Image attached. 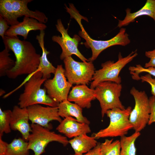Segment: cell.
Returning a JSON list of instances; mask_svg holds the SVG:
<instances>
[{
  "instance_id": "1",
  "label": "cell",
  "mask_w": 155,
  "mask_h": 155,
  "mask_svg": "<svg viewBox=\"0 0 155 155\" xmlns=\"http://www.w3.org/2000/svg\"><path fill=\"white\" fill-rule=\"evenodd\" d=\"M5 48L13 53L16 58L14 66L8 71L6 75L14 79L24 74H31L38 69L41 55L30 42L17 37L5 36L3 39Z\"/></svg>"
},
{
  "instance_id": "2",
  "label": "cell",
  "mask_w": 155,
  "mask_h": 155,
  "mask_svg": "<svg viewBox=\"0 0 155 155\" xmlns=\"http://www.w3.org/2000/svg\"><path fill=\"white\" fill-rule=\"evenodd\" d=\"M31 75L25 84L23 92L20 95L18 103L19 107L27 108L36 104L57 107L59 103L46 94L45 88H41L42 85L47 80L43 78L42 73L37 70Z\"/></svg>"
},
{
  "instance_id": "3",
  "label": "cell",
  "mask_w": 155,
  "mask_h": 155,
  "mask_svg": "<svg viewBox=\"0 0 155 155\" xmlns=\"http://www.w3.org/2000/svg\"><path fill=\"white\" fill-rule=\"evenodd\" d=\"M132 109L129 106L124 109L114 108L107 111L106 114L109 118L110 123L106 128L93 133L96 139L107 137H121L125 135L133 126L129 120Z\"/></svg>"
},
{
  "instance_id": "4",
  "label": "cell",
  "mask_w": 155,
  "mask_h": 155,
  "mask_svg": "<svg viewBox=\"0 0 155 155\" xmlns=\"http://www.w3.org/2000/svg\"><path fill=\"white\" fill-rule=\"evenodd\" d=\"M137 51L136 49L132 51L125 57H123L121 52H119L118 60L116 62L108 61L102 63L101 65L102 68L95 71L90 88L94 89L99 83L105 81L121 84V79L119 75L120 73L127 64L137 55Z\"/></svg>"
},
{
  "instance_id": "5",
  "label": "cell",
  "mask_w": 155,
  "mask_h": 155,
  "mask_svg": "<svg viewBox=\"0 0 155 155\" xmlns=\"http://www.w3.org/2000/svg\"><path fill=\"white\" fill-rule=\"evenodd\" d=\"M31 126L32 131L27 141L28 148L33 151V155H41L44 153L46 147L51 142H57L64 146L69 143L66 136L38 124H31Z\"/></svg>"
},
{
  "instance_id": "6",
  "label": "cell",
  "mask_w": 155,
  "mask_h": 155,
  "mask_svg": "<svg viewBox=\"0 0 155 155\" xmlns=\"http://www.w3.org/2000/svg\"><path fill=\"white\" fill-rule=\"evenodd\" d=\"M122 88L121 84L105 81L99 83L94 89L95 98L100 102L102 118L109 110L125 108L119 98Z\"/></svg>"
},
{
  "instance_id": "7",
  "label": "cell",
  "mask_w": 155,
  "mask_h": 155,
  "mask_svg": "<svg viewBox=\"0 0 155 155\" xmlns=\"http://www.w3.org/2000/svg\"><path fill=\"white\" fill-rule=\"evenodd\" d=\"M63 60L65 76L71 84L88 85L92 81L95 71L92 61L78 62L71 56Z\"/></svg>"
},
{
  "instance_id": "8",
  "label": "cell",
  "mask_w": 155,
  "mask_h": 155,
  "mask_svg": "<svg viewBox=\"0 0 155 155\" xmlns=\"http://www.w3.org/2000/svg\"><path fill=\"white\" fill-rule=\"evenodd\" d=\"M135 102L130 113L129 120L135 132H140L148 124L151 108L150 100L144 91H139L133 87L130 90Z\"/></svg>"
},
{
  "instance_id": "9",
  "label": "cell",
  "mask_w": 155,
  "mask_h": 155,
  "mask_svg": "<svg viewBox=\"0 0 155 155\" xmlns=\"http://www.w3.org/2000/svg\"><path fill=\"white\" fill-rule=\"evenodd\" d=\"M80 25L82 30L79 31V34L86 40L84 43L86 46L90 48L92 51V56L88 59L89 61H94L102 51L109 47L115 45L125 46L130 42L129 35L126 32L125 28H121L118 33L109 40H98L91 38L82 25Z\"/></svg>"
},
{
  "instance_id": "10",
  "label": "cell",
  "mask_w": 155,
  "mask_h": 155,
  "mask_svg": "<svg viewBox=\"0 0 155 155\" xmlns=\"http://www.w3.org/2000/svg\"><path fill=\"white\" fill-rule=\"evenodd\" d=\"M52 79L46 80L44 86L47 95L58 103L67 100L68 94L72 85L67 80L65 69L62 65H58Z\"/></svg>"
},
{
  "instance_id": "11",
  "label": "cell",
  "mask_w": 155,
  "mask_h": 155,
  "mask_svg": "<svg viewBox=\"0 0 155 155\" xmlns=\"http://www.w3.org/2000/svg\"><path fill=\"white\" fill-rule=\"evenodd\" d=\"M55 26L57 30L61 33V36H53L52 37V40L57 43L62 49L60 59L63 60L66 57L74 55L83 62L89 61L78 49V44L81 40L79 36L75 35L73 38L71 37L68 33V29L65 28L60 19L57 20Z\"/></svg>"
},
{
  "instance_id": "12",
  "label": "cell",
  "mask_w": 155,
  "mask_h": 155,
  "mask_svg": "<svg viewBox=\"0 0 155 155\" xmlns=\"http://www.w3.org/2000/svg\"><path fill=\"white\" fill-rule=\"evenodd\" d=\"M27 108L32 124H38L51 130L52 127L49 123L50 122L56 121L60 123L62 120L59 115L57 107H45L36 104Z\"/></svg>"
},
{
  "instance_id": "13",
  "label": "cell",
  "mask_w": 155,
  "mask_h": 155,
  "mask_svg": "<svg viewBox=\"0 0 155 155\" xmlns=\"http://www.w3.org/2000/svg\"><path fill=\"white\" fill-rule=\"evenodd\" d=\"M29 120L27 108H21L18 105L13 107L10 120L11 128L19 131L22 138L27 141L32 131Z\"/></svg>"
},
{
  "instance_id": "14",
  "label": "cell",
  "mask_w": 155,
  "mask_h": 155,
  "mask_svg": "<svg viewBox=\"0 0 155 155\" xmlns=\"http://www.w3.org/2000/svg\"><path fill=\"white\" fill-rule=\"evenodd\" d=\"M47 26L37 20L24 16L23 21L16 25L10 26L6 32L5 36L9 37H17L20 35L24 40L27 39L30 32L32 30H44Z\"/></svg>"
},
{
  "instance_id": "15",
  "label": "cell",
  "mask_w": 155,
  "mask_h": 155,
  "mask_svg": "<svg viewBox=\"0 0 155 155\" xmlns=\"http://www.w3.org/2000/svg\"><path fill=\"white\" fill-rule=\"evenodd\" d=\"M95 99L94 89L86 85H78L73 87L67 100L74 102L82 108H89L91 106V102Z\"/></svg>"
},
{
  "instance_id": "16",
  "label": "cell",
  "mask_w": 155,
  "mask_h": 155,
  "mask_svg": "<svg viewBox=\"0 0 155 155\" xmlns=\"http://www.w3.org/2000/svg\"><path fill=\"white\" fill-rule=\"evenodd\" d=\"M56 129L69 138L87 134L91 132L89 124L79 122L72 117L64 118Z\"/></svg>"
},
{
  "instance_id": "17",
  "label": "cell",
  "mask_w": 155,
  "mask_h": 155,
  "mask_svg": "<svg viewBox=\"0 0 155 155\" xmlns=\"http://www.w3.org/2000/svg\"><path fill=\"white\" fill-rule=\"evenodd\" d=\"M45 35L44 30L40 31L39 34L36 35V39L42 50V54L40 58L38 70L42 73L43 78L47 80L50 78L51 73H55L56 68L48 60L47 55L50 53V52L48 51L44 46Z\"/></svg>"
},
{
  "instance_id": "18",
  "label": "cell",
  "mask_w": 155,
  "mask_h": 155,
  "mask_svg": "<svg viewBox=\"0 0 155 155\" xmlns=\"http://www.w3.org/2000/svg\"><path fill=\"white\" fill-rule=\"evenodd\" d=\"M125 11L126 16L123 20H119L118 27L121 28L127 26L134 22L137 18L144 15L152 18L155 24V0H147L144 6L136 12L132 13L129 8H127Z\"/></svg>"
},
{
  "instance_id": "19",
  "label": "cell",
  "mask_w": 155,
  "mask_h": 155,
  "mask_svg": "<svg viewBox=\"0 0 155 155\" xmlns=\"http://www.w3.org/2000/svg\"><path fill=\"white\" fill-rule=\"evenodd\" d=\"M32 0H11L13 10L18 18L22 16L37 20L45 24L48 21V18L43 12L38 10L33 11L28 7V4Z\"/></svg>"
},
{
  "instance_id": "20",
  "label": "cell",
  "mask_w": 155,
  "mask_h": 155,
  "mask_svg": "<svg viewBox=\"0 0 155 155\" xmlns=\"http://www.w3.org/2000/svg\"><path fill=\"white\" fill-rule=\"evenodd\" d=\"M57 107L58 114L61 117L65 118L73 117L79 122L90 124L89 121L83 115L82 108L77 104L66 100L59 103Z\"/></svg>"
},
{
  "instance_id": "21",
  "label": "cell",
  "mask_w": 155,
  "mask_h": 155,
  "mask_svg": "<svg viewBox=\"0 0 155 155\" xmlns=\"http://www.w3.org/2000/svg\"><path fill=\"white\" fill-rule=\"evenodd\" d=\"M73 150L75 154L83 155L96 146L98 143L93 136L83 134L74 137L69 141Z\"/></svg>"
},
{
  "instance_id": "22",
  "label": "cell",
  "mask_w": 155,
  "mask_h": 155,
  "mask_svg": "<svg viewBox=\"0 0 155 155\" xmlns=\"http://www.w3.org/2000/svg\"><path fill=\"white\" fill-rule=\"evenodd\" d=\"M0 16H2L10 26L20 23L18 17L13 9L11 0H0Z\"/></svg>"
},
{
  "instance_id": "23",
  "label": "cell",
  "mask_w": 155,
  "mask_h": 155,
  "mask_svg": "<svg viewBox=\"0 0 155 155\" xmlns=\"http://www.w3.org/2000/svg\"><path fill=\"white\" fill-rule=\"evenodd\" d=\"M140 132H135L130 136L121 137L120 155H136V149L135 142L140 135Z\"/></svg>"
},
{
  "instance_id": "24",
  "label": "cell",
  "mask_w": 155,
  "mask_h": 155,
  "mask_svg": "<svg viewBox=\"0 0 155 155\" xmlns=\"http://www.w3.org/2000/svg\"><path fill=\"white\" fill-rule=\"evenodd\" d=\"M28 145L23 138L14 139L8 144L5 155H29Z\"/></svg>"
},
{
  "instance_id": "25",
  "label": "cell",
  "mask_w": 155,
  "mask_h": 155,
  "mask_svg": "<svg viewBox=\"0 0 155 155\" xmlns=\"http://www.w3.org/2000/svg\"><path fill=\"white\" fill-rule=\"evenodd\" d=\"M113 139H106L100 144L101 155H120L121 146L120 141H113Z\"/></svg>"
},
{
  "instance_id": "26",
  "label": "cell",
  "mask_w": 155,
  "mask_h": 155,
  "mask_svg": "<svg viewBox=\"0 0 155 155\" xmlns=\"http://www.w3.org/2000/svg\"><path fill=\"white\" fill-rule=\"evenodd\" d=\"M9 50L5 48L0 52V76L6 75L7 72L15 66V61L10 57Z\"/></svg>"
},
{
  "instance_id": "27",
  "label": "cell",
  "mask_w": 155,
  "mask_h": 155,
  "mask_svg": "<svg viewBox=\"0 0 155 155\" xmlns=\"http://www.w3.org/2000/svg\"><path fill=\"white\" fill-rule=\"evenodd\" d=\"M12 111L10 110L2 111L0 108V136L3 133H8L11 132L10 120Z\"/></svg>"
},
{
  "instance_id": "28",
  "label": "cell",
  "mask_w": 155,
  "mask_h": 155,
  "mask_svg": "<svg viewBox=\"0 0 155 155\" xmlns=\"http://www.w3.org/2000/svg\"><path fill=\"white\" fill-rule=\"evenodd\" d=\"M130 73L133 79L139 80H140L139 74L143 72L148 73L151 75L155 77V67H150L146 68L143 67L140 64H137L135 66H131L129 68Z\"/></svg>"
},
{
  "instance_id": "29",
  "label": "cell",
  "mask_w": 155,
  "mask_h": 155,
  "mask_svg": "<svg viewBox=\"0 0 155 155\" xmlns=\"http://www.w3.org/2000/svg\"><path fill=\"white\" fill-rule=\"evenodd\" d=\"M142 82H146L149 84L151 87V93L155 97V79L152 77L151 75L149 74L140 77Z\"/></svg>"
},
{
  "instance_id": "30",
  "label": "cell",
  "mask_w": 155,
  "mask_h": 155,
  "mask_svg": "<svg viewBox=\"0 0 155 155\" xmlns=\"http://www.w3.org/2000/svg\"><path fill=\"white\" fill-rule=\"evenodd\" d=\"M149 99L151 112L148 124L150 125L153 123L155 122V97L152 96Z\"/></svg>"
},
{
  "instance_id": "31",
  "label": "cell",
  "mask_w": 155,
  "mask_h": 155,
  "mask_svg": "<svg viewBox=\"0 0 155 155\" xmlns=\"http://www.w3.org/2000/svg\"><path fill=\"white\" fill-rule=\"evenodd\" d=\"M145 55L146 57L149 58L150 60L148 62L145 63L144 67H155V49L152 51H146Z\"/></svg>"
},
{
  "instance_id": "32",
  "label": "cell",
  "mask_w": 155,
  "mask_h": 155,
  "mask_svg": "<svg viewBox=\"0 0 155 155\" xmlns=\"http://www.w3.org/2000/svg\"><path fill=\"white\" fill-rule=\"evenodd\" d=\"M10 27L7 21L0 16V36L3 39L5 36L6 32Z\"/></svg>"
},
{
  "instance_id": "33",
  "label": "cell",
  "mask_w": 155,
  "mask_h": 155,
  "mask_svg": "<svg viewBox=\"0 0 155 155\" xmlns=\"http://www.w3.org/2000/svg\"><path fill=\"white\" fill-rule=\"evenodd\" d=\"M100 144L98 142L96 146L84 155H101Z\"/></svg>"
},
{
  "instance_id": "34",
  "label": "cell",
  "mask_w": 155,
  "mask_h": 155,
  "mask_svg": "<svg viewBox=\"0 0 155 155\" xmlns=\"http://www.w3.org/2000/svg\"><path fill=\"white\" fill-rule=\"evenodd\" d=\"M8 144L2 140V136H0V155H5Z\"/></svg>"
},
{
  "instance_id": "35",
  "label": "cell",
  "mask_w": 155,
  "mask_h": 155,
  "mask_svg": "<svg viewBox=\"0 0 155 155\" xmlns=\"http://www.w3.org/2000/svg\"><path fill=\"white\" fill-rule=\"evenodd\" d=\"M5 93V91L2 89H0V96H2Z\"/></svg>"
},
{
  "instance_id": "36",
  "label": "cell",
  "mask_w": 155,
  "mask_h": 155,
  "mask_svg": "<svg viewBox=\"0 0 155 155\" xmlns=\"http://www.w3.org/2000/svg\"><path fill=\"white\" fill-rule=\"evenodd\" d=\"M76 155L74 154H73V155Z\"/></svg>"
}]
</instances>
